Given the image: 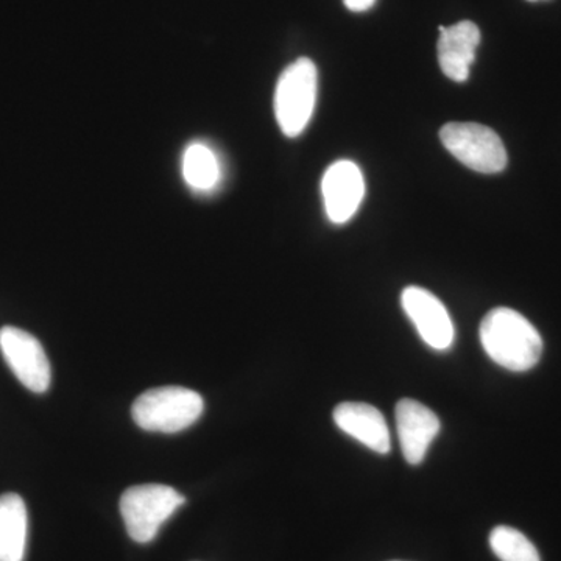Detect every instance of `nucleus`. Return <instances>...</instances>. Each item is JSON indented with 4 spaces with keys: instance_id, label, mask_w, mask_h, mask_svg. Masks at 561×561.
<instances>
[{
    "instance_id": "4",
    "label": "nucleus",
    "mask_w": 561,
    "mask_h": 561,
    "mask_svg": "<svg viewBox=\"0 0 561 561\" xmlns=\"http://www.w3.org/2000/svg\"><path fill=\"white\" fill-rule=\"evenodd\" d=\"M319 72L309 58H298L280 73L275 92V114L280 131L300 136L311 121L317 101Z\"/></svg>"
},
{
    "instance_id": "9",
    "label": "nucleus",
    "mask_w": 561,
    "mask_h": 561,
    "mask_svg": "<svg viewBox=\"0 0 561 561\" xmlns=\"http://www.w3.org/2000/svg\"><path fill=\"white\" fill-rule=\"evenodd\" d=\"M394 416L405 460L411 465L421 463L440 432V420L430 408L411 398L398 402Z\"/></svg>"
},
{
    "instance_id": "16",
    "label": "nucleus",
    "mask_w": 561,
    "mask_h": 561,
    "mask_svg": "<svg viewBox=\"0 0 561 561\" xmlns=\"http://www.w3.org/2000/svg\"><path fill=\"white\" fill-rule=\"evenodd\" d=\"M529 2H540V0H529Z\"/></svg>"
},
{
    "instance_id": "8",
    "label": "nucleus",
    "mask_w": 561,
    "mask_h": 561,
    "mask_svg": "<svg viewBox=\"0 0 561 561\" xmlns=\"http://www.w3.org/2000/svg\"><path fill=\"white\" fill-rule=\"evenodd\" d=\"M324 209L332 224H345L359 209L365 195V181L356 162H334L321 181Z\"/></svg>"
},
{
    "instance_id": "12",
    "label": "nucleus",
    "mask_w": 561,
    "mask_h": 561,
    "mask_svg": "<svg viewBox=\"0 0 561 561\" xmlns=\"http://www.w3.org/2000/svg\"><path fill=\"white\" fill-rule=\"evenodd\" d=\"M28 515L20 494L0 496V561H24Z\"/></svg>"
},
{
    "instance_id": "3",
    "label": "nucleus",
    "mask_w": 561,
    "mask_h": 561,
    "mask_svg": "<svg viewBox=\"0 0 561 561\" xmlns=\"http://www.w3.org/2000/svg\"><path fill=\"white\" fill-rule=\"evenodd\" d=\"M183 494L161 483L130 486L121 497V515L133 541L147 545L158 531L183 507Z\"/></svg>"
},
{
    "instance_id": "13",
    "label": "nucleus",
    "mask_w": 561,
    "mask_h": 561,
    "mask_svg": "<svg viewBox=\"0 0 561 561\" xmlns=\"http://www.w3.org/2000/svg\"><path fill=\"white\" fill-rule=\"evenodd\" d=\"M181 169H183V179L192 191L209 192L219 184V158L206 144H191L184 150Z\"/></svg>"
},
{
    "instance_id": "1",
    "label": "nucleus",
    "mask_w": 561,
    "mask_h": 561,
    "mask_svg": "<svg viewBox=\"0 0 561 561\" xmlns=\"http://www.w3.org/2000/svg\"><path fill=\"white\" fill-rule=\"evenodd\" d=\"M481 342L491 360L505 370L529 371L541 359L540 332L513 309L496 308L483 317Z\"/></svg>"
},
{
    "instance_id": "15",
    "label": "nucleus",
    "mask_w": 561,
    "mask_h": 561,
    "mask_svg": "<svg viewBox=\"0 0 561 561\" xmlns=\"http://www.w3.org/2000/svg\"><path fill=\"white\" fill-rule=\"evenodd\" d=\"M343 3H345L346 9L360 13V11L370 10L376 0H343Z\"/></svg>"
},
{
    "instance_id": "2",
    "label": "nucleus",
    "mask_w": 561,
    "mask_h": 561,
    "mask_svg": "<svg viewBox=\"0 0 561 561\" xmlns=\"http://www.w3.org/2000/svg\"><path fill=\"white\" fill-rule=\"evenodd\" d=\"M205 411V402L197 391L186 387H157L140 394L131 408V415L140 430L176 434L191 427Z\"/></svg>"
},
{
    "instance_id": "11",
    "label": "nucleus",
    "mask_w": 561,
    "mask_h": 561,
    "mask_svg": "<svg viewBox=\"0 0 561 561\" xmlns=\"http://www.w3.org/2000/svg\"><path fill=\"white\" fill-rule=\"evenodd\" d=\"M334 421L345 434L378 454H389L390 431L378 409L365 402H342L334 411Z\"/></svg>"
},
{
    "instance_id": "6",
    "label": "nucleus",
    "mask_w": 561,
    "mask_h": 561,
    "mask_svg": "<svg viewBox=\"0 0 561 561\" xmlns=\"http://www.w3.org/2000/svg\"><path fill=\"white\" fill-rule=\"evenodd\" d=\"M0 353L22 386L35 393L49 390L50 362L35 335L14 327L0 330Z\"/></svg>"
},
{
    "instance_id": "7",
    "label": "nucleus",
    "mask_w": 561,
    "mask_h": 561,
    "mask_svg": "<svg viewBox=\"0 0 561 561\" xmlns=\"http://www.w3.org/2000/svg\"><path fill=\"white\" fill-rule=\"evenodd\" d=\"M402 308L431 348L445 351L454 342V324L443 302L430 290L411 286L401 295Z\"/></svg>"
},
{
    "instance_id": "14",
    "label": "nucleus",
    "mask_w": 561,
    "mask_h": 561,
    "mask_svg": "<svg viewBox=\"0 0 561 561\" xmlns=\"http://www.w3.org/2000/svg\"><path fill=\"white\" fill-rule=\"evenodd\" d=\"M490 546L501 561H541L534 542L513 527H494L490 534Z\"/></svg>"
},
{
    "instance_id": "10",
    "label": "nucleus",
    "mask_w": 561,
    "mask_h": 561,
    "mask_svg": "<svg viewBox=\"0 0 561 561\" xmlns=\"http://www.w3.org/2000/svg\"><path fill=\"white\" fill-rule=\"evenodd\" d=\"M438 39V61L448 79L467 81L476 58V49L481 44V31L471 21H461L451 27H442Z\"/></svg>"
},
{
    "instance_id": "5",
    "label": "nucleus",
    "mask_w": 561,
    "mask_h": 561,
    "mask_svg": "<svg viewBox=\"0 0 561 561\" xmlns=\"http://www.w3.org/2000/svg\"><path fill=\"white\" fill-rule=\"evenodd\" d=\"M443 146L467 168L481 173L502 172L507 151L500 136L474 122H451L440 130Z\"/></svg>"
}]
</instances>
